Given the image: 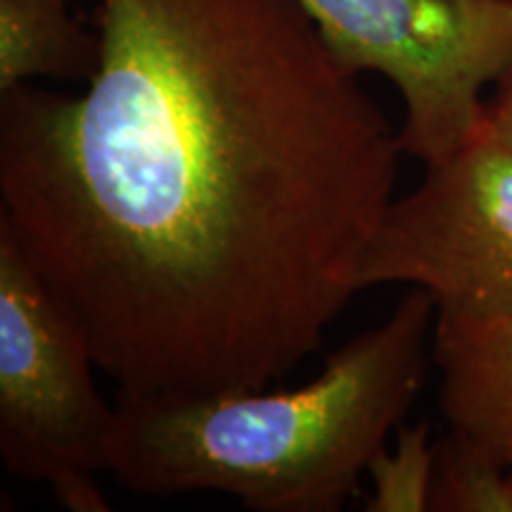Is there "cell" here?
<instances>
[{"label":"cell","instance_id":"obj_1","mask_svg":"<svg viewBox=\"0 0 512 512\" xmlns=\"http://www.w3.org/2000/svg\"><path fill=\"white\" fill-rule=\"evenodd\" d=\"M86 93H0V228L121 392L264 389L361 292L403 155L299 0H98Z\"/></svg>","mask_w":512,"mask_h":512},{"label":"cell","instance_id":"obj_3","mask_svg":"<svg viewBox=\"0 0 512 512\" xmlns=\"http://www.w3.org/2000/svg\"><path fill=\"white\" fill-rule=\"evenodd\" d=\"M91 344L0 228V458L22 482L50 489L72 512H107L100 475L114 406Z\"/></svg>","mask_w":512,"mask_h":512},{"label":"cell","instance_id":"obj_10","mask_svg":"<svg viewBox=\"0 0 512 512\" xmlns=\"http://www.w3.org/2000/svg\"><path fill=\"white\" fill-rule=\"evenodd\" d=\"M484 124L512 147V64L505 69V74L496 81L494 95L486 100L484 110Z\"/></svg>","mask_w":512,"mask_h":512},{"label":"cell","instance_id":"obj_11","mask_svg":"<svg viewBox=\"0 0 512 512\" xmlns=\"http://www.w3.org/2000/svg\"><path fill=\"white\" fill-rule=\"evenodd\" d=\"M510 489H512V470H510Z\"/></svg>","mask_w":512,"mask_h":512},{"label":"cell","instance_id":"obj_2","mask_svg":"<svg viewBox=\"0 0 512 512\" xmlns=\"http://www.w3.org/2000/svg\"><path fill=\"white\" fill-rule=\"evenodd\" d=\"M437 304L413 287L311 382L216 396L117 392L107 475L136 496L226 494L256 512H337L418 399Z\"/></svg>","mask_w":512,"mask_h":512},{"label":"cell","instance_id":"obj_6","mask_svg":"<svg viewBox=\"0 0 512 512\" xmlns=\"http://www.w3.org/2000/svg\"><path fill=\"white\" fill-rule=\"evenodd\" d=\"M432 358L448 432L512 470V316L437 311Z\"/></svg>","mask_w":512,"mask_h":512},{"label":"cell","instance_id":"obj_7","mask_svg":"<svg viewBox=\"0 0 512 512\" xmlns=\"http://www.w3.org/2000/svg\"><path fill=\"white\" fill-rule=\"evenodd\" d=\"M98 55V31L69 0H0V93L41 79L88 83Z\"/></svg>","mask_w":512,"mask_h":512},{"label":"cell","instance_id":"obj_4","mask_svg":"<svg viewBox=\"0 0 512 512\" xmlns=\"http://www.w3.org/2000/svg\"><path fill=\"white\" fill-rule=\"evenodd\" d=\"M358 74L403 102V155L434 164L484 119V91L512 64V0H299Z\"/></svg>","mask_w":512,"mask_h":512},{"label":"cell","instance_id":"obj_5","mask_svg":"<svg viewBox=\"0 0 512 512\" xmlns=\"http://www.w3.org/2000/svg\"><path fill=\"white\" fill-rule=\"evenodd\" d=\"M394 283L425 290L439 313L512 316V147L484 119L384 211L358 285Z\"/></svg>","mask_w":512,"mask_h":512},{"label":"cell","instance_id":"obj_9","mask_svg":"<svg viewBox=\"0 0 512 512\" xmlns=\"http://www.w3.org/2000/svg\"><path fill=\"white\" fill-rule=\"evenodd\" d=\"M368 512H422L430 510V491L434 477V446L430 444V425H401L396 430V446L382 448L370 460Z\"/></svg>","mask_w":512,"mask_h":512},{"label":"cell","instance_id":"obj_8","mask_svg":"<svg viewBox=\"0 0 512 512\" xmlns=\"http://www.w3.org/2000/svg\"><path fill=\"white\" fill-rule=\"evenodd\" d=\"M432 512H512L510 470L448 432L434 444Z\"/></svg>","mask_w":512,"mask_h":512}]
</instances>
